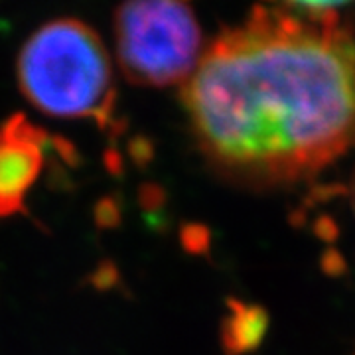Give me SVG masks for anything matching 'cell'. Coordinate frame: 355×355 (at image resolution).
Returning <instances> with one entry per match:
<instances>
[{"label": "cell", "mask_w": 355, "mask_h": 355, "mask_svg": "<svg viewBox=\"0 0 355 355\" xmlns=\"http://www.w3.org/2000/svg\"><path fill=\"white\" fill-rule=\"evenodd\" d=\"M209 158L261 182H291L355 142V44L298 16H257L202 53L182 89Z\"/></svg>", "instance_id": "cell-1"}, {"label": "cell", "mask_w": 355, "mask_h": 355, "mask_svg": "<svg viewBox=\"0 0 355 355\" xmlns=\"http://www.w3.org/2000/svg\"><path fill=\"white\" fill-rule=\"evenodd\" d=\"M18 87L38 111L62 119L113 123V65L97 32L58 18L26 40L16 64Z\"/></svg>", "instance_id": "cell-2"}, {"label": "cell", "mask_w": 355, "mask_h": 355, "mask_svg": "<svg viewBox=\"0 0 355 355\" xmlns=\"http://www.w3.org/2000/svg\"><path fill=\"white\" fill-rule=\"evenodd\" d=\"M114 42L128 81L164 87L184 81L202 60V32L188 4L127 2L114 12Z\"/></svg>", "instance_id": "cell-3"}, {"label": "cell", "mask_w": 355, "mask_h": 355, "mask_svg": "<svg viewBox=\"0 0 355 355\" xmlns=\"http://www.w3.org/2000/svg\"><path fill=\"white\" fill-rule=\"evenodd\" d=\"M48 137L24 114L0 127V217L16 216L42 174Z\"/></svg>", "instance_id": "cell-4"}, {"label": "cell", "mask_w": 355, "mask_h": 355, "mask_svg": "<svg viewBox=\"0 0 355 355\" xmlns=\"http://www.w3.org/2000/svg\"><path fill=\"white\" fill-rule=\"evenodd\" d=\"M266 318L265 310L257 308V306H237L235 314L225 326V343L229 347L245 352L251 349L257 343L263 340L266 330Z\"/></svg>", "instance_id": "cell-5"}, {"label": "cell", "mask_w": 355, "mask_h": 355, "mask_svg": "<svg viewBox=\"0 0 355 355\" xmlns=\"http://www.w3.org/2000/svg\"><path fill=\"white\" fill-rule=\"evenodd\" d=\"M352 203H354V209H355V176H354V182H352Z\"/></svg>", "instance_id": "cell-6"}]
</instances>
